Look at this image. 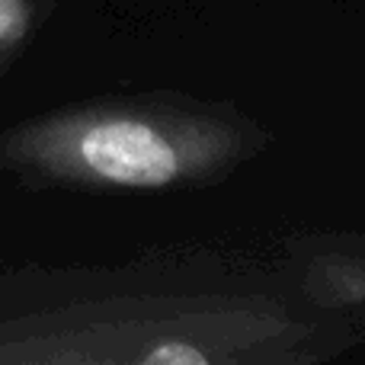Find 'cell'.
Here are the masks:
<instances>
[{
    "mask_svg": "<svg viewBox=\"0 0 365 365\" xmlns=\"http://www.w3.org/2000/svg\"><path fill=\"white\" fill-rule=\"evenodd\" d=\"M250 148L244 122L173 103H93L0 135V167L83 189H177L225 177Z\"/></svg>",
    "mask_w": 365,
    "mask_h": 365,
    "instance_id": "obj_1",
    "label": "cell"
},
{
    "mask_svg": "<svg viewBox=\"0 0 365 365\" xmlns=\"http://www.w3.org/2000/svg\"><path fill=\"white\" fill-rule=\"evenodd\" d=\"M304 292L324 308H346V304L365 302V259H317L308 269Z\"/></svg>",
    "mask_w": 365,
    "mask_h": 365,
    "instance_id": "obj_3",
    "label": "cell"
},
{
    "mask_svg": "<svg viewBox=\"0 0 365 365\" xmlns=\"http://www.w3.org/2000/svg\"><path fill=\"white\" fill-rule=\"evenodd\" d=\"M0 6H4L6 13H13L16 19L29 23V10H26V0H0Z\"/></svg>",
    "mask_w": 365,
    "mask_h": 365,
    "instance_id": "obj_5",
    "label": "cell"
},
{
    "mask_svg": "<svg viewBox=\"0 0 365 365\" xmlns=\"http://www.w3.org/2000/svg\"><path fill=\"white\" fill-rule=\"evenodd\" d=\"M23 32H26L23 19H16L13 13H6L4 6H0V45H4V42H16Z\"/></svg>",
    "mask_w": 365,
    "mask_h": 365,
    "instance_id": "obj_4",
    "label": "cell"
},
{
    "mask_svg": "<svg viewBox=\"0 0 365 365\" xmlns=\"http://www.w3.org/2000/svg\"><path fill=\"white\" fill-rule=\"evenodd\" d=\"M298 336L302 327L263 302L132 298L0 324V362L234 365Z\"/></svg>",
    "mask_w": 365,
    "mask_h": 365,
    "instance_id": "obj_2",
    "label": "cell"
}]
</instances>
